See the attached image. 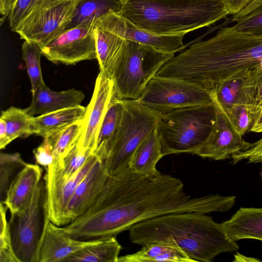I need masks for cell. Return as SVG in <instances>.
I'll list each match as a JSON object with an SVG mask.
<instances>
[{"instance_id": "31", "label": "cell", "mask_w": 262, "mask_h": 262, "mask_svg": "<svg viewBox=\"0 0 262 262\" xmlns=\"http://www.w3.org/2000/svg\"><path fill=\"white\" fill-rule=\"evenodd\" d=\"M19 153L0 155V196L1 202L6 198L8 189L18 174L27 165Z\"/></svg>"}, {"instance_id": "15", "label": "cell", "mask_w": 262, "mask_h": 262, "mask_svg": "<svg viewBox=\"0 0 262 262\" xmlns=\"http://www.w3.org/2000/svg\"><path fill=\"white\" fill-rule=\"evenodd\" d=\"M98 157L93 154L81 168L69 180L46 187L48 216L54 224L60 226L70 223L68 207L77 186L87 174Z\"/></svg>"}, {"instance_id": "16", "label": "cell", "mask_w": 262, "mask_h": 262, "mask_svg": "<svg viewBox=\"0 0 262 262\" xmlns=\"http://www.w3.org/2000/svg\"><path fill=\"white\" fill-rule=\"evenodd\" d=\"M110 175L104 160L100 158L77 186L68 207L70 223L83 214L95 202Z\"/></svg>"}, {"instance_id": "35", "label": "cell", "mask_w": 262, "mask_h": 262, "mask_svg": "<svg viewBox=\"0 0 262 262\" xmlns=\"http://www.w3.org/2000/svg\"><path fill=\"white\" fill-rule=\"evenodd\" d=\"M52 0H17L8 17L9 27L15 32L32 12Z\"/></svg>"}, {"instance_id": "22", "label": "cell", "mask_w": 262, "mask_h": 262, "mask_svg": "<svg viewBox=\"0 0 262 262\" xmlns=\"http://www.w3.org/2000/svg\"><path fill=\"white\" fill-rule=\"evenodd\" d=\"M123 111L122 100L115 93L112 95L100 125L93 154L105 160L113 145L121 121Z\"/></svg>"}, {"instance_id": "9", "label": "cell", "mask_w": 262, "mask_h": 262, "mask_svg": "<svg viewBox=\"0 0 262 262\" xmlns=\"http://www.w3.org/2000/svg\"><path fill=\"white\" fill-rule=\"evenodd\" d=\"M148 108L162 114L174 109L212 101L210 93L191 82L155 75L137 100Z\"/></svg>"}, {"instance_id": "39", "label": "cell", "mask_w": 262, "mask_h": 262, "mask_svg": "<svg viewBox=\"0 0 262 262\" xmlns=\"http://www.w3.org/2000/svg\"><path fill=\"white\" fill-rule=\"evenodd\" d=\"M228 15L237 14L247 7L253 0H221Z\"/></svg>"}, {"instance_id": "19", "label": "cell", "mask_w": 262, "mask_h": 262, "mask_svg": "<svg viewBox=\"0 0 262 262\" xmlns=\"http://www.w3.org/2000/svg\"><path fill=\"white\" fill-rule=\"evenodd\" d=\"M84 97L80 90L71 89L56 92L44 83L32 92L31 104L26 110L30 116L35 117L81 105Z\"/></svg>"}, {"instance_id": "18", "label": "cell", "mask_w": 262, "mask_h": 262, "mask_svg": "<svg viewBox=\"0 0 262 262\" xmlns=\"http://www.w3.org/2000/svg\"><path fill=\"white\" fill-rule=\"evenodd\" d=\"M262 67L246 69L224 81L214 92L225 110L234 105L255 106L254 88Z\"/></svg>"}, {"instance_id": "17", "label": "cell", "mask_w": 262, "mask_h": 262, "mask_svg": "<svg viewBox=\"0 0 262 262\" xmlns=\"http://www.w3.org/2000/svg\"><path fill=\"white\" fill-rule=\"evenodd\" d=\"M102 238L80 241L70 237L60 227L47 220L38 262H63L71 254L101 241Z\"/></svg>"}, {"instance_id": "30", "label": "cell", "mask_w": 262, "mask_h": 262, "mask_svg": "<svg viewBox=\"0 0 262 262\" xmlns=\"http://www.w3.org/2000/svg\"><path fill=\"white\" fill-rule=\"evenodd\" d=\"M32 117L26 108L11 106L2 112L1 118L6 123L7 135L10 142L19 137L31 135Z\"/></svg>"}, {"instance_id": "7", "label": "cell", "mask_w": 262, "mask_h": 262, "mask_svg": "<svg viewBox=\"0 0 262 262\" xmlns=\"http://www.w3.org/2000/svg\"><path fill=\"white\" fill-rule=\"evenodd\" d=\"M48 220L45 182L41 180L31 198L8 222L13 251L19 262H38Z\"/></svg>"}, {"instance_id": "32", "label": "cell", "mask_w": 262, "mask_h": 262, "mask_svg": "<svg viewBox=\"0 0 262 262\" xmlns=\"http://www.w3.org/2000/svg\"><path fill=\"white\" fill-rule=\"evenodd\" d=\"M23 59L31 81L32 93L45 83L42 75L40 58L42 55L41 47L37 43L24 40L21 46Z\"/></svg>"}, {"instance_id": "21", "label": "cell", "mask_w": 262, "mask_h": 262, "mask_svg": "<svg viewBox=\"0 0 262 262\" xmlns=\"http://www.w3.org/2000/svg\"><path fill=\"white\" fill-rule=\"evenodd\" d=\"M221 224L232 241L255 239L262 242V208L241 207Z\"/></svg>"}, {"instance_id": "29", "label": "cell", "mask_w": 262, "mask_h": 262, "mask_svg": "<svg viewBox=\"0 0 262 262\" xmlns=\"http://www.w3.org/2000/svg\"><path fill=\"white\" fill-rule=\"evenodd\" d=\"M83 120L61 127L45 136L48 138L53 147L54 160L51 164H58L78 141L82 129Z\"/></svg>"}, {"instance_id": "2", "label": "cell", "mask_w": 262, "mask_h": 262, "mask_svg": "<svg viewBox=\"0 0 262 262\" xmlns=\"http://www.w3.org/2000/svg\"><path fill=\"white\" fill-rule=\"evenodd\" d=\"M262 67V35L220 29L212 37L191 45L166 62L156 75L187 81L213 93L246 69Z\"/></svg>"}, {"instance_id": "37", "label": "cell", "mask_w": 262, "mask_h": 262, "mask_svg": "<svg viewBox=\"0 0 262 262\" xmlns=\"http://www.w3.org/2000/svg\"><path fill=\"white\" fill-rule=\"evenodd\" d=\"M231 159L233 164L243 160H246L248 163H262V138L251 143L248 149L234 155Z\"/></svg>"}, {"instance_id": "40", "label": "cell", "mask_w": 262, "mask_h": 262, "mask_svg": "<svg viewBox=\"0 0 262 262\" xmlns=\"http://www.w3.org/2000/svg\"><path fill=\"white\" fill-rule=\"evenodd\" d=\"M250 132L262 133V106H255L254 122Z\"/></svg>"}, {"instance_id": "23", "label": "cell", "mask_w": 262, "mask_h": 262, "mask_svg": "<svg viewBox=\"0 0 262 262\" xmlns=\"http://www.w3.org/2000/svg\"><path fill=\"white\" fill-rule=\"evenodd\" d=\"M163 157L160 140L156 128L141 142L129 163L134 172L148 177H156L161 173L156 165Z\"/></svg>"}, {"instance_id": "33", "label": "cell", "mask_w": 262, "mask_h": 262, "mask_svg": "<svg viewBox=\"0 0 262 262\" xmlns=\"http://www.w3.org/2000/svg\"><path fill=\"white\" fill-rule=\"evenodd\" d=\"M254 106L234 105L224 109L237 132L242 136L250 132L254 118Z\"/></svg>"}, {"instance_id": "24", "label": "cell", "mask_w": 262, "mask_h": 262, "mask_svg": "<svg viewBox=\"0 0 262 262\" xmlns=\"http://www.w3.org/2000/svg\"><path fill=\"white\" fill-rule=\"evenodd\" d=\"M86 108L81 105L32 117L30 135L44 137L51 132L83 119Z\"/></svg>"}, {"instance_id": "11", "label": "cell", "mask_w": 262, "mask_h": 262, "mask_svg": "<svg viewBox=\"0 0 262 262\" xmlns=\"http://www.w3.org/2000/svg\"><path fill=\"white\" fill-rule=\"evenodd\" d=\"M96 19L66 29L46 45L41 47L42 55L49 61L65 64L97 59L94 28Z\"/></svg>"}, {"instance_id": "38", "label": "cell", "mask_w": 262, "mask_h": 262, "mask_svg": "<svg viewBox=\"0 0 262 262\" xmlns=\"http://www.w3.org/2000/svg\"><path fill=\"white\" fill-rule=\"evenodd\" d=\"M43 138L42 143L34 149L33 152L36 164L47 168L54 160L53 147L47 137Z\"/></svg>"}, {"instance_id": "20", "label": "cell", "mask_w": 262, "mask_h": 262, "mask_svg": "<svg viewBox=\"0 0 262 262\" xmlns=\"http://www.w3.org/2000/svg\"><path fill=\"white\" fill-rule=\"evenodd\" d=\"M42 169L38 164H27L10 185L2 202L11 214L23 207L41 180Z\"/></svg>"}, {"instance_id": "42", "label": "cell", "mask_w": 262, "mask_h": 262, "mask_svg": "<svg viewBox=\"0 0 262 262\" xmlns=\"http://www.w3.org/2000/svg\"><path fill=\"white\" fill-rule=\"evenodd\" d=\"M7 135L6 124L5 121L0 119V149H2L10 143Z\"/></svg>"}, {"instance_id": "44", "label": "cell", "mask_w": 262, "mask_h": 262, "mask_svg": "<svg viewBox=\"0 0 262 262\" xmlns=\"http://www.w3.org/2000/svg\"><path fill=\"white\" fill-rule=\"evenodd\" d=\"M233 261L237 262H251V261H260V260L253 258L248 257L237 252L234 254V259Z\"/></svg>"}, {"instance_id": "25", "label": "cell", "mask_w": 262, "mask_h": 262, "mask_svg": "<svg viewBox=\"0 0 262 262\" xmlns=\"http://www.w3.org/2000/svg\"><path fill=\"white\" fill-rule=\"evenodd\" d=\"M193 262L183 251L172 246L152 243L136 252L119 257L118 262Z\"/></svg>"}, {"instance_id": "1", "label": "cell", "mask_w": 262, "mask_h": 262, "mask_svg": "<svg viewBox=\"0 0 262 262\" xmlns=\"http://www.w3.org/2000/svg\"><path fill=\"white\" fill-rule=\"evenodd\" d=\"M231 206L230 196L191 198L177 178L162 173L148 177L128 166L110 174L94 203L62 228L73 238L94 240L116 236L141 222L164 214L224 212Z\"/></svg>"}, {"instance_id": "8", "label": "cell", "mask_w": 262, "mask_h": 262, "mask_svg": "<svg viewBox=\"0 0 262 262\" xmlns=\"http://www.w3.org/2000/svg\"><path fill=\"white\" fill-rule=\"evenodd\" d=\"M123 111L113 145L104 160L110 174L129 166L141 142L156 128L160 113L137 100L122 99Z\"/></svg>"}, {"instance_id": "27", "label": "cell", "mask_w": 262, "mask_h": 262, "mask_svg": "<svg viewBox=\"0 0 262 262\" xmlns=\"http://www.w3.org/2000/svg\"><path fill=\"white\" fill-rule=\"evenodd\" d=\"M125 38L164 52H177L184 47V34L157 35L140 29L126 18Z\"/></svg>"}, {"instance_id": "43", "label": "cell", "mask_w": 262, "mask_h": 262, "mask_svg": "<svg viewBox=\"0 0 262 262\" xmlns=\"http://www.w3.org/2000/svg\"><path fill=\"white\" fill-rule=\"evenodd\" d=\"M17 0H0V13L8 17Z\"/></svg>"}, {"instance_id": "4", "label": "cell", "mask_w": 262, "mask_h": 262, "mask_svg": "<svg viewBox=\"0 0 262 262\" xmlns=\"http://www.w3.org/2000/svg\"><path fill=\"white\" fill-rule=\"evenodd\" d=\"M118 13L157 35H185L228 15L221 0H128Z\"/></svg>"}, {"instance_id": "13", "label": "cell", "mask_w": 262, "mask_h": 262, "mask_svg": "<svg viewBox=\"0 0 262 262\" xmlns=\"http://www.w3.org/2000/svg\"><path fill=\"white\" fill-rule=\"evenodd\" d=\"M210 94L215 112V122L207 140L195 155L214 160L231 158L248 149L251 143L246 141L235 129L215 93Z\"/></svg>"}, {"instance_id": "5", "label": "cell", "mask_w": 262, "mask_h": 262, "mask_svg": "<svg viewBox=\"0 0 262 262\" xmlns=\"http://www.w3.org/2000/svg\"><path fill=\"white\" fill-rule=\"evenodd\" d=\"M215 122L212 101L161 114L157 129L163 157L181 153L195 155L207 140Z\"/></svg>"}, {"instance_id": "10", "label": "cell", "mask_w": 262, "mask_h": 262, "mask_svg": "<svg viewBox=\"0 0 262 262\" xmlns=\"http://www.w3.org/2000/svg\"><path fill=\"white\" fill-rule=\"evenodd\" d=\"M78 3V0H52L32 12L15 32L24 40L44 46L66 30Z\"/></svg>"}, {"instance_id": "45", "label": "cell", "mask_w": 262, "mask_h": 262, "mask_svg": "<svg viewBox=\"0 0 262 262\" xmlns=\"http://www.w3.org/2000/svg\"><path fill=\"white\" fill-rule=\"evenodd\" d=\"M121 2L122 3V5H124L125 3H126L128 0H120Z\"/></svg>"}, {"instance_id": "28", "label": "cell", "mask_w": 262, "mask_h": 262, "mask_svg": "<svg viewBox=\"0 0 262 262\" xmlns=\"http://www.w3.org/2000/svg\"><path fill=\"white\" fill-rule=\"evenodd\" d=\"M122 6L120 0H78L73 18L66 29L97 19L111 11L119 12Z\"/></svg>"}, {"instance_id": "6", "label": "cell", "mask_w": 262, "mask_h": 262, "mask_svg": "<svg viewBox=\"0 0 262 262\" xmlns=\"http://www.w3.org/2000/svg\"><path fill=\"white\" fill-rule=\"evenodd\" d=\"M176 52L127 39L111 76L117 97L138 100L149 81Z\"/></svg>"}, {"instance_id": "34", "label": "cell", "mask_w": 262, "mask_h": 262, "mask_svg": "<svg viewBox=\"0 0 262 262\" xmlns=\"http://www.w3.org/2000/svg\"><path fill=\"white\" fill-rule=\"evenodd\" d=\"M0 262H19L12 248L8 222L6 219L8 208L0 203Z\"/></svg>"}, {"instance_id": "41", "label": "cell", "mask_w": 262, "mask_h": 262, "mask_svg": "<svg viewBox=\"0 0 262 262\" xmlns=\"http://www.w3.org/2000/svg\"><path fill=\"white\" fill-rule=\"evenodd\" d=\"M254 98L255 106H262V71L255 82Z\"/></svg>"}, {"instance_id": "12", "label": "cell", "mask_w": 262, "mask_h": 262, "mask_svg": "<svg viewBox=\"0 0 262 262\" xmlns=\"http://www.w3.org/2000/svg\"><path fill=\"white\" fill-rule=\"evenodd\" d=\"M125 28V18L113 11L95 21L94 32L100 72L111 78L127 40Z\"/></svg>"}, {"instance_id": "14", "label": "cell", "mask_w": 262, "mask_h": 262, "mask_svg": "<svg viewBox=\"0 0 262 262\" xmlns=\"http://www.w3.org/2000/svg\"><path fill=\"white\" fill-rule=\"evenodd\" d=\"M112 78L100 72L96 79L91 100L86 113L77 144L79 148L93 151L98 130L114 93Z\"/></svg>"}, {"instance_id": "26", "label": "cell", "mask_w": 262, "mask_h": 262, "mask_svg": "<svg viewBox=\"0 0 262 262\" xmlns=\"http://www.w3.org/2000/svg\"><path fill=\"white\" fill-rule=\"evenodd\" d=\"M116 237L102 238L98 243L71 254L63 262H118L122 246Z\"/></svg>"}, {"instance_id": "3", "label": "cell", "mask_w": 262, "mask_h": 262, "mask_svg": "<svg viewBox=\"0 0 262 262\" xmlns=\"http://www.w3.org/2000/svg\"><path fill=\"white\" fill-rule=\"evenodd\" d=\"M129 231L134 244L142 247L168 244L181 249L193 262H211L220 254L239 249L236 241L227 236L221 223L200 212L160 215L141 222Z\"/></svg>"}, {"instance_id": "36", "label": "cell", "mask_w": 262, "mask_h": 262, "mask_svg": "<svg viewBox=\"0 0 262 262\" xmlns=\"http://www.w3.org/2000/svg\"><path fill=\"white\" fill-rule=\"evenodd\" d=\"M234 26L241 32L262 35V5L238 19Z\"/></svg>"}]
</instances>
